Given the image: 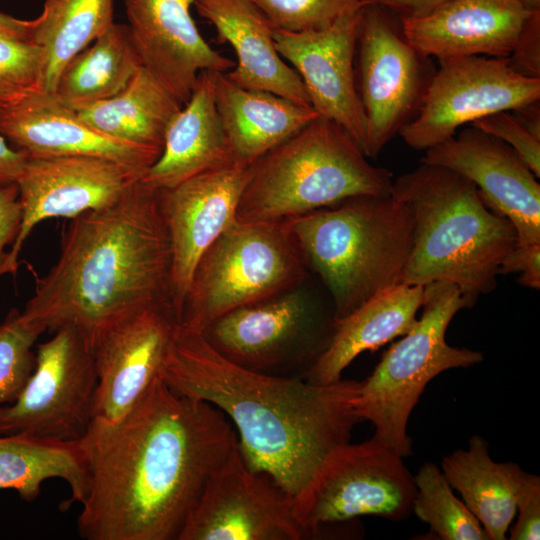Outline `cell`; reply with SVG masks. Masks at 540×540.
Instances as JSON below:
<instances>
[{
    "label": "cell",
    "instance_id": "60d3db41",
    "mask_svg": "<svg viewBox=\"0 0 540 540\" xmlns=\"http://www.w3.org/2000/svg\"><path fill=\"white\" fill-rule=\"evenodd\" d=\"M362 5H377L399 19L420 18L430 14L450 0H360Z\"/></svg>",
    "mask_w": 540,
    "mask_h": 540
},
{
    "label": "cell",
    "instance_id": "d590c367",
    "mask_svg": "<svg viewBox=\"0 0 540 540\" xmlns=\"http://www.w3.org/2000/svg\"><path fill=\"white\" fill-rule=\"evenodd\" d=\"M509 145L534 175L540 177V140L529 133L510 111L487 115L471 124Z\"/></svg>",
    "mask_w": 540,
    "mask_h": 540
},
{
    "label": "cell",
    "instance_id": "d6986e66",
    "mask_svg": "<svg viewBox=\"0 0 540 540\" xmlns=\"http://www.w3.org/2000/svg\"><path fill=\"white\" fill-rule=\"evenodd\" d=\"M361 7L321 30L289 32L274 28L273 35L279 55L300 76L314 110L344 128L363 151L367 122L355 75Z\"/></svg>",
    "mask_w": 540,
    "mask_h": 540
},
{
    "label": "cell",
    "instance_id": "5b68a950",
    "mask_svg": "<svg viewBox=\"0 0 540 540\" xmlns=\"http://www.w3.org/2000/svg\"><path fill=\"white\" fill-rule=\"evenodd\" d=\"M282 223L325 286L336 321L402 284L413 218L392 194L350 197Z\"/></svg>",
    "mask_w": 540,
    "mask_h": 540
},
{
    "label": "cell",
    "instance_id": "ba28073f",
    "mask_svg": "<svg viewBox=\"0 0 540 540\" xmlns=\"http://www.w3.org/2000/svg\"><path fill=\"white\" fill-rule=\"evenodd\" d=\"M307 268L282 222L237 219L200 258L178 323L203 331L232 309L303 283Z\"/></svg>",
    "mask_w": 540,
    "mask_h": 540
},
{
    "label": "cell",
    "instance_id": "b9f144b4",
    "mask_svg": "<svg viewBox=\"0 0 540 540\" xmlns=\"http://www.w3.org/2000/svg\"><path fill=\"white\" fill-rule=\"evenodd\" d=\"M27 159L25 152L12 148L0 134V187L16 183Z\"/></svg>",
    "mask_w": 540,
    "mask_h": 540
},
{
    "label": "cell",
    "instance_id": "7bdbcfd3",
    "mask_svg": "<svg viewBox=\"0 0 540 540\" xmlns=\"http://www.w3.org/2000/svg\"><path fill=\"white\" fill-rule=\"evenodd\" d=\"M516 120L540 140V100L510 110Z\"/></svg>",
    "mask_w": 540,
    "mask_h": 540
},
{
    "label": "cell",
    "instance_id": "3957f363",
    "mask_svg": "<svg viewBox=\"0 0 540 540\" xmlns=\"http://www.w3.org/2000/svg\"><path fill=\"white\" fill-rule=\"evenodd\" d=\"M71 220L58 259L22 309L44 331L74 326L92 344L121 315L170 301L171 250L158 191L139 179L116 203Z\"/></svg>",
    "mask_w": 540,
    "mask_h": 540
},
{
    "label": "cell",
    "instance_id": "4dcf8cb0",
    "mask_svg": "<svg viewBox=\"0 0 540 540\" xmlns=\"http://www.w3.org/2000/svg\"><path fill=\"white\" fill-rule=\"evenodd\" d=\"M113 23V0H44L31 35L42 54L43 90L53 93L65 65Z\"/></svg>",
    "mask_w": 540,
    "mask_h": 540
},
{
    "label": "cell",
    "instance_id": "f35d334b",
    "mask_svg": "<svg viewBox=\"0 0 540 540\" xmlns=\"http://www.w3.org/2000/svg\"><path fill=\"white\" fill-rule=\"evenodd\" d=\"M520 273L518 282L524 287L540 288V243L518 245L506 255L499 268V275Z\"/></svg>",
    "mask_w": 540,
    "mask_h": 540
},
{
    "label": "cell",
    "instance_id": "d6a6232c",
    "mask_svg": "<svg viewBox=\"0 0 540 540\" xmlns=\"http://www.w3.org/2000/svg\"><path fill=\"white\" fill-rule=\"evenodd\" d=\"M43 332L16 308L0 323V406L14 402L27 384L36 364L33 347Z\"/></svg>",
    "mask_w": 540,
    "mask_h": 540
},
{
    "label": "cell",
    "instance_id": "4fadbf2b",
    "mask_svg": "<svg viewBox=\"0 0 540 540\" xmlns=\"http://www.w3.org/2000/svg\"><path fill=\"white\" fill-rule=\"evenodd\" d=\"M540 100V79L514 72L507 58L470 56L440 62L420 107L399 131L415 150H427L466 124Z\"/></svg>",
    "mask_w": 540,
    "mask_h": 540
},
{
    "label": "cell",
    "instance_id": "ee69618b",
    "mask_svg": "<svg viewBox=\"0 0 540 540\" xmlns=\"http://www.w3.org/2000/svg\"><path fill=\"white\" fill-rule=\"evenodd\" d=\"M35 19L25 20L0 11V33L31 41Z\"/></svg>",
    "mask_w": 540,
    "mask_h": 540
},
{
    "label": "cell",
    "instance_id": "6da1fadb",
    "mask_svg": "<svg viewBox=\"0 0 540 540\" xmlns=\"http://www.w3.org/2000/svg\"><path fill=\"white\" fill-rule=\"evenodd\" d=\"M89 489L77 529L87 540H178L212 472L237 445L227 416L180 395L158 376L112 421L81 439Z\"/></svg>",
    "mask_w": 540,
    "mask_h": 540
},
{
    "label": "cell",
    "instance_id": "ab89813d",
    "mask_svg": "<svg viewBox=\"0 0 540 540\" xmlns=\"http://www.w3.org/2000/svg\"><path fill=\"white\" fill-rule=\"evenodd\" d=\"M20 223L21 206L16 183L0 187V270L8 255L7 248L18 236Z\"/></svg>",
    "mask_w": 540,
    "mask_h": 540
},
{
    "label": "cell",
    "instance_id": "83f0119b",
    "mask_svg": "<svg viewBox=\"0 0 540 540\" xmlns=\"http://www.w3.org/2000/svg\"><path fill=\"white\" fill-rule=\"evenodd\" d=\"M63 479L71 500L82 503L89 489V474L81 440L63 441L29 434L0 436V489H13L25 501H33L41 484Z\"/></svg>",
    "mask_w": 540,
    "mask_h": 540
},
{
    "label": "cell",
    "instance_id": "7a4b0ae2",
    "mask_svg": "<svg viewBox=\"0 0 540 540\" xmlns=\"http://www.w3.org/2000/svg\"><path fill=\"white\" fill-rule=\"evenodd\" d=\"M160 376L176 393L221 410L249 467L268 474L293 498L363 421L355 408L361 381L315 384L251 371L179 323Z\"/></svg>",
    "mask_w": 540,
    "mask_h": 540
},
{
    "label": "cell",
    "instance_id": "836d02e7",
    "mask_svg": "<svg viewBox=\"0 0 540 540\" xmlns=\"http://www.w3.org/2000/svg\"><path fill=\"white\" fill-rule=\"evenodd\" d=\"M38 90H43L40 48L0 33V112Z\"/></svg>",
    "mask_w": 540,
    "mask_h": 540
},
{
    "label": "cell",
    "instance_id": "2e32d148",
    "mask_svg": "<svg viewBox=\"0 0 540 540\" xmlns=\"http://www.w3.org/2000/svg\"><path fill=\"white\" fill-rule=\"evenodd\" d=\"M177 324L171 302L162 300L121 315L95 335L94 418L116 420L143 397L160 376Z\"/></svg>",
    "mask_w": 540,
    "mask_h": 540
},
{
    "label": "cell",
    "instance_id": "9c48e42d",
    "mask_svg": "<svg viewBox=\"0 0 540 540\" xmlns=\"http://www.w3.org/2000/svg\"><path fill=\"white\" fill-rule=\"evenodd\" d=\"M302 286L232 309L200 332L245 369L305 379L327 349L336 319L331 302Z\"/></svg>",
    "mask_w": 540,
    "mask_h": 540
},
{
    "label": "cell",
    "instance_id": "e575fe53",
    "mask_svg": "<svg viewBox=\"0 0 540 540\" xmlns=\"http://www.w3.org/2000/svg\"><path fill=\"white\" fill-rule=\"evenodd\" d=\"M275 29L289 32L321 30L343 14L362 6L360 0H251Z\"/></svg>",
    "mask_w": 540,
    "mask_h": 540
},
{
    "label": "cell",
    "instance_id": "8d00e7d4",
    "mask_svg": "<svg viewBox=\"0 0 540 540\" xmlns=\"http://www.w3.org/2000/svg\"><path fill=\"white\" fill-rule=\"evenodd\" d=\"M507 61L517 74L540 79V10L528 12Z\"/></svg>",
    "mask_w": 540,
    "mask_h": 540
},
{
    "label": "cell",
    "instance_id": "44dd1931",
    "mask_svg": "<svg viewBox=\"0 0 540 540\" xmlns=\"http://www.w3.org/2000/svg\"><path fill=\"white\" fill-rule=\"evenodd\" d=\"M0 134L28 158L95 156L145 172L161 151L109 137L83 121L54 93L33 92L0 112Z\"/></svg>",
    "mask_w": 540,
    "mask_h": 540
},
{
    "label": "cell",
    "instance_id": "e0dca14e",
    "mask_svg": "<svg viewBox=\"0 0 540 540\" xmlns=\"http://www.w3.org/2000/svg\"><path fill=\"white\" fill-rule=\"evenodd\" d=\"M250 172L251 166L236 164L158 191L171 250L169 298L177 320L200 258L237 220Z\"/></svg>",
    "mask_w": 540,
    "mask_h": 540
},
{
    "label": "cell",
    "instance_id": "484cf974",
    "mask_svg": "<svg viewBox=\"0 0 540 540\" xmlns=\"http://www.w3.org/2000/svg\"><path fill=\"white\" fill-rule=\"evenodd\" d=\"M423 300L424 286L399 284L337 320L327 349L305 379L315 384L340 380L358 355L406 334L417 321Z\"/></svg>",
    "mask_w": 540,
    "mask_h": 540
},
{
    "label": "cell",
    "instance_id": "5bb4252c",
    "mask_svg": "<svg viewBox=\"0 0 540 540\" xmlns=\"http://www.w3.org/2000/svg\"><path fill=\"white\" fill-rule=\"evenodd\" d=\"M294 498L268 474L253 470L238 443L212 472L178 540H301Z\"/></svg>",
    "mask_w": 540,
    "mask_h": 540
},
{
    "label": "cell",
    "instance_id": "9a60e30c",
    "mask_svg": "<svg viewBox=\"0 0 540 540\" xmlns=\"http://www.w3.org/2000/svg\"><path fill=\"white\" fill-rule=\"evenodd\" d=\"M142 175L137 169L95 156L28 158L16 181L20 229L0 275L17 271L23 244L40 222L73 219L106 208L119 201Z\"/></svg>",
    "mask_w": 540,
    "mask_h": 540
},
{
    "label": "cell",
    "instance_id": "f1b7e54d",
    "mask_svg": "<svg viewBox=\"0 0 540 540\" xmlns=\"http://www.w3.org/2000/svg\"><path fill=\"white\" fill-rule=\"evenodd\" d=\"M182 106L141 66L119 93L77 113L109 137L162 151L165 132Z\"/></svg>",
    "mask_w": 540,
    "mask_h": 540
},
{
    "label": "cell",
    "instance_id": "1f68e13d",
    "mask_svg": "<svg viewBox=\"0 0 540 540\" xmlns=\"http://www.w3.org/2000/svg\"><path fill=\"white\" fill-rule=\"evenodd\" d=\"M416 493L412 512L430 528L431 538L440 540H489L481 523L458 499L442 470L423 464L414 476Z\"/></svg>",
    "mask_w": 540,
    "mask_h": 540
},
{
    "label": "cell",
    "instance_id": "cb8c5ba5",
    "mask_svg": "<svg viewBox=\"0 0 540 540\" xmlns=\"http://www.w3.org/2000/svg\"><path fill=\"white\" fill-rule=\"evenodd\" d=\"M218 73L201 71L188 101L171 120L162 151L140 182L161 191L194 176L238 164L215 103Z\"/></svg>",
    "mask_w": 540,
    "mask_h": 540
},
{
    "label": "cell",
    "instance_id": "f6af8a7d",
    "mask_svg": "<svg viewBox=\"0 0 540 540\" xmlns=\"http://www.w3.org/2000/svg\"><path fill=\"white\" fill-rule=\"evenodd\" d=\"M527 11L540 10V0H517Z\"/></svg>",
    "mask_w": 540,
    "mask_h": 540
},
{
    "label": "cell",
    "instance_id": "8992f818",
    "mask_svg": "<svg viewBox=\"0 0 540 540\" xmlns=\"http://www.w3.org/2000/svg\"><path fill=\"white\" fill-rule=\"evenodd\" d=\"M366 158L344 128L318 115L251 165L237 219L282 222L350 197L391 194L392 173Z\"/></svg>",
    "mask_w": 540,
    "mask_h": 540
},
{
    "label": "cell",
    "instance_id": "f546056e",
    "mask_svg": "<svg viewBox=\"0 0 540 540\" xmlns=\"http://www.w3.org/2000/svg\"><path fill=\"white\" fill-rule=\"evenodd\" d=\"M141 66L127 24L114 22L65 65L53 93L79 111L119 93Z\"/></svg>",
    "mask_w": 540,
    "mask_h": 540
},
{
    "label": "cell",
    "instance_id": "603a6c76",
    "mask_svg": "<svg viewBox=\"0 0 540 540\" xmlns=\"http://www.w3.org/2000/svg\"><path fill=\"white\" fill-rule=\"evenodd\" d=\"M194 7L235 52L237 62L225 72L231 82L311 106L300 76L276 49L273 25L251 0H195Z\"/></svg>",
    "mask_w": 540,
    "mask_h": 540
},
{
    "label": "cell",
    "instance_id": "ffe728a7",
    "mask_svg": "<svg viewBox=\"0 0 540 540\" xmlns=\"http://www.w3.org/2000/svg\"><path fill=\"white\" fill-rule=\"evenodd\" d=\"M195 0H124L142 66L182 105L201 71L228 72L235 62L212 48L191 14Z\"/></svg>",
    "mask_w": 540,
    "mask_h": 540
},
{
    "label": "cell",
    "instance_id": "30bf717a",
    "mask_svg": "<svg viewBox=\"0 0 540 540\" xmlns=\"http://www.w3.org/2000/svg\"><path fill=\"white\" fill-rule=\"evenodd\" d=\"M414 476L403 457L371 438L336 448L294 498L295 516L308 538L328 525L377 516L402 521L412 513Z\"/></svg>",
    "mask_w": 540,
    "mask_h": 540
},
{
    "label": "cell",
    "instance_id": "4316f807",
    "mask_svg": "<svg viewBox=\"0 0 540 540\" xmlns=\"http://www.w3.org/2000/svg\"><path fill=\"white\" fill-rule=\"evenodd\" d=\"M440 469L481 523L489 540H505L530 473L516 463L495 462L487 441L478 435L469 439L467 449L445 456Z\"/></svg>",
    "mask_w": 540,
    "mask_h": 540
},
{
    "label": "cell",
    "instance_id": "7c38bea8",
    "mask_svg": "<svg viewBox=\"0 0 540 540\" xmlns=\"http://www.w3.org/2000/svg\"><path fill=\"white\" fill-rule=\"evenodd\" d=\"M392 15L362 5L358 24L355 75L367 122L363 152L373 159L416 115L432 77L425 65L429 58L407 42Z\"/></svg>",
    "mask_w": 540,
    "mask_h": 540
},
{
    "label": "cell",
    "instance_id": "277c9868",
    "mask_svg": "<svg viewBox=\"0 0 540 540\" xmlns=\"http://www.w3.org/2000/svg\"><path fill=\"white\" fill-rule=\"evenodd\" d=\"M391 194L413 218V245L402 284L449 282L473 304L497 286L517 243L513 224L491 211L461 174L421 163L393 181Z\"/></svg>",
    "mask_w": 540,
    "mask_h": 540
},
{
    "label": "cell",
    "instance_id": "74e56055",
    "mask_svg": "<svg viewBox=\"0 0 540 540\" xmlns=\"http://www.w3.org/2000/svg\"><path fill=\"white\" fill-rule=\"evenodd\" d=\"M518 518L509 528L511 540L540 538V478L530 474L517 502Z\"/></svg>",
    "mask_w": 540,
    "mask_h": 540
},
{
    "label": "cell",
    "instance_id": "7402d4cb",
    "mask_svg": "<svg viewBox=\"0 0 540 540\" xmlns=\"http://www.w3.org/2000/svg\"><path fill=\"white\" fill-rule=\"evenodd\" d=\"M528 12L517 0H450L400 24L407 42L426 58H507Z\"/></svg>",
    "mask_w": 540,
    "mask_h": 540
},
{
    "label": "cell",
    "instance_id": "d4e9b609",
    "mask_svg": "<svg viewBox=\"0 0 540 540\" xmlns=\"http://www.w3.org/2000/svg\"><path fill=\"white\" fill-rule=\"evenodd\" d=\"M215 103L235 160L246 166L318 116L312 106L240 87L222 72L216 78Z\"/></svg>",
    "mask_w": 540,
    "mask_h": 540
},
{
    "label": "cell",
    "instance_id": "8fae6325",
    "mask_svg": "<svg viewBox=\"0 0 540 540\" xmlns=\"http://www.w3.org/2000/svg\"><path fill=\"white\" fill-rule=\"evenodd\" d=\"M35 354L34 371L20 395L0 406V435L81 440L94 419L98 382L90 340L65 326Z\"/></svg>",
    "mask_w": 540,
    "mask_h": 540
},
{
    "label": "cell",
    "instance_id": "ac0fdd59",
    "mask_svg": "<svg viewBox=\"0 0 540 540\" xmlns=\"http://www.w3.org/2000/svg\"><path fill=\"white\" fill-rule=\"evenodd\" d=\"M421 163L470 180L485 205L513 224L516 244L540 243V184L509 145L471 126L425 150Z\"/></svg>",
    "mask_w": 540,
    "mask_h": 540
},
{
    "label": "cell",
    "instance_id": "52a82bcc",
    "mask_svg": "<svg viewBox=\"0 0 540 540\" xmlns=\"http://www.w3.org/2000/svg\"><path fill=\"white\" fill-rule=\"evenodd\" d=\"M473 305L455 284L425 285L421 317L361 381L357 414L372 423L373 438L403 458L412 453L407 425L426 385L446 370L468 368L483 360L481 352L453 347L445 340L454 315Z\"/></svg>",
    "mask_w": 540,
    "mask_h": 540
}]
</instances>
